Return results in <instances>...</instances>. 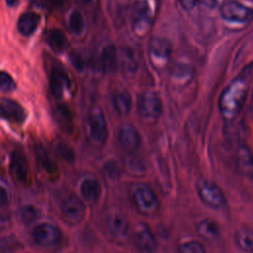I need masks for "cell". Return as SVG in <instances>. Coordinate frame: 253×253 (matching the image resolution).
<instances>
[{
	"instance_id": "25",
	"label": "cell",
	"mask_w": 253,
	"mask_h": 253,
	"mask_svg": "<svg viewBox=\"0 0 253 253\" xmlns=\"http://www.w3.org/2000/svg\"><path fill=\"white\" fill-rule=\"evenodd\" d=\"M234 240L237 246L244 252L253 253V230L241 227L234 233Z\"/></svg>"
},
{
	"instance_id": "3",
	"label": "cell",
	"mask_w": 253,
	"mask_h": 253,
	"mask_svg": "<svg viewBox=\"0 0 253 253\" xmlns=\"http://www.w3.org/2000/svg\"><path fill=\"white\" fill-rule=\"evenodd\" d=\"M220 16L226 22L246 24L253 20V9L237 1H227L220 6Z\"/></svg>"
},
{
	"instance_id": "24",
	"label": "cell",
	"mask_w": 253,
	"mask_h": 253,
	"mask_svg": "<svg viewBox=\"0 0 253 253\" xmlns=\"http://www.w3.org/2000/svg\"><path fill=\"white\" fill-rule=\"evenodd\" d=\"M198 233L207 240H214L219 236L218 224L211 218H204L197 224Z\"/></svg>"
},
{
	"instance_id": "32",
	"label": "cell",
	"mask_w": 253,
	"mask_h": 253,
	"mask_svg": "<svg viewBox=\"0 0 253 253\" xmlns=\"http://www.w3.org/2000/svg\"><path fill=\"white\" fill-rule=\"evenodd\" d=\"M105 174L111 179H117L121 175V170L117 162L109 161L104 165Z\"/></svg>"
},
{
	"instance_id": "7",
	"label": "cell",
	"mask_w": 253,
	"mask_h": 253,
	"mask_svg": "<svg viewBox=\"0 0 253 253\" xmlns=\"http://www.w3.org/2000/svg\"><path fill=\"white\" fill-rule=\"evenodd\" d=\"M138 112L142 117L149 120H155L162 113V102L159 96L153 91L143 92L137 102Z\"/></svg>"
},
{
	"instance_id": "28",
	"label": "cell",
	"mask_w": 253,
	"mask_h": 253,
	"mask_svg": "<svg viewBox=\"0 0 253 253\" xmlns=\"http://www.w3.org/2000/svg\"><path fill=\"white\" fill-rule=\"evenodd\" d=\"M17 85L13 77L6 71L0 70V91L9 93L16 89Z\"/></svg>"
},
{
	"instance_id": "21",
	"label": "cell",
	"mask_w": 253,
	"mask_h": 253,
	"mask_svg": "<svg viewBox=\"0 0 253 253\" xmlns=\"http://www.w3.org/2000/svg\"><path fill=\"white\" fill-rule=\"evenodd\" d=\"M34 151L38 163L45 172L49 174H54L57 171V165L55 161L41 142L35 143Z\"/></svg>"
},
{
	"instance_id": "6",
	"label": "cell",
	"mask_w": 253,
	"mask_h": 253,
	"mask_svg": "<svg viewBox=\"0 0 253 253\" xmlns=\"http://www.w3.org/2000/svg\"><path fill=\"white\" fill-rule=\"evenodd\" d=\"M89 134L93 141L103 144L108 137V126L105 115L100 107H95L90 112L88 118Z\"/></svg>"
},
{
	"instance_id": "11",
	"label": "cell",
	"mask_w": 253,
	"mask_h": 253,
	"mask_svg": "<svg viewBox=\"0 0 253 253\" xmlns=\"http://www.w3.org/2000/svg\"><path fill=\"white\" fill-rule=\"evenodd\" d=\"M63 218L71 224L79 223L85 216L86 209L83 202L75 195L67 197L61 206Z\"/></svg>"
},
{
	"instance_id": "31",
	"label": "cell",
	"mask_w": 253,
	"mask_h": 253,
	"mask_svg": "<svg viewBox=\"0 0 253 253\" xmlns=\"http://www.w3.org/2000/svg\"><path fill=\"white\" fill-rule=\"evenodd\" d=\"M56 151L59 154V156L64 160L68 162L74 160V152L65 142H58L56 144Z\"/></svg>"
},
{
	"instance_id": "37",
	"label": "cell",
	"mask_w": 253,
	"mask_h": 253,
	"mask_svg": "<svg viewBox=\"0 0 253 253\" xmlns=\"http://www.w3.org/2000/svg\"><path fill=\"white\" fill-rule=\"evenodd\" d=\"M179 2L183 7V9L190 11L196 6V4L198 3V0H179Z\"/></svg>"
},
{
	"instance_id": "36",
	"label": "cell",
	"mask_w": 253,
	"mask_h": 253,
	"mask_svg": "<svg viewBox=\"0 0 253 253\" xmlns=\"http://www.w3.org/2000/svg\"><path fill=\"white\" fill-rule=\"evenodd\" d=\"M9 202V194L7 189L0 184V207L5 206Z\"/></svg>"
},
{
	"instance_id": "8",
	"label": "cell",
	"mask_w": 253,
	"mask_h": 253,
	"mask_svg": "<svg viewBox=\"0 0 253 253\" xmlns=\"http://www.w3.org/2000/svg\"><path fill=\"white\" fill-rule=\"evenodd\" d=\"M10 173L14 180L21 184L26 185L30 180V168L26 155L20 149H15L10 155L9 163Z\"/></svg>"
},
{
	"instance_id": "39",
	"label": "cell",
	"mask_w": 253,
	"mask_h": 253,
	"mask_svg": "<svg viewBox=\"0 0 253 253\" xmlns=\"http://www.w3.org/2000/svg\"><path fill=\"white\" fill-rule=\"evenodd\" d=\"M48 2L52 7H54L55 9H58L64 5L65 0H48Z\"/></svg>"
},
{
	"instance_id": "20",
	"label": "cell",
	"mask_w": 253,
	"mask_h": 253,
	"mask_svg": "<svg viewBox=\"0 0 253 253\" xmlns=\"http://www.w3.org/2000/svg\"><path fill=\"white\" fill-rule=\"evenodd\" d=\"M107 228L116 238L125 237L128 231V222L122 213H113L107 219Z\"/></svg>"
},
{
	"instance_id": "9",
	"label": "cell",
	"mask_w": 253,
	"mask_h": 253,
	"mask_svg": "<svg viewBox=\"0 0 253 253\" xmlns=\"http://www.w3.org/2000/svg\"><path fill=\"white\" fill-rule=\"evenodd\" d=\"M33 237L40 246L51 247L59 242L61 233L57 226L49 222H42L34 228Z\"/></svg>"
},
{
	"instance_id": "4",
	"label": "cell",
	"mask_w": 253,
	"mask_h": 253,
	"mask_svg": "<svg viewBox=\"0 0 253 253\" xmlns=\"http://www.w3.org/2000/svg\"><path fill=\"white\" fill-rule=\"evenodd\" d=\"M197 191L200 199L209 207L220 209L225 206L226 198L221 189L212 182L202 180L197 184Z\"/></svg>"
},
{
	"instance_id": "19",
	"label": "cell",
	"mask_w": 253,
	"mask_h": 253,
	"mask_svg": "<svg viewBox=\"0 0 253 253\" xmlns=\"http://www.w3.org/2000/svg\"><path fill=\"white\" fill-rule=\"evenodd\" d=\"M53 118L57 126L64 132H71L73 129V121L70 109L65 104H57L53 108Z\"/></svg>"
},
{
	"instance_id": "1",
	"label": "cell",
	"mask_w": 253,
	"mask_h": 253,
	"mask_svg": "<svg viewBox=\"0 0 253 253\" xmlns=\"http://www.w3.org/2000/svg\"><path fill=\"white\" fill-rule=\"evenodd\" d=\"M247 84L244 77H237L229 83L220 95L218 100V108L221 115L231 120L240 112L246 97Z\"/></svg>"
},
{
	"instance_id": "2",
	"label": "cell",
	"mask_w": 253,
	"mask_h": 253,
	"mask_svg": "<svg viewBox=\"0 0 253 253\" xmlns=\"http://www.w3.org/2000/svg\"><path fill=\"white\" fill-rule=\"evenodd\" d=\"M157 10L156 0H136L131 13V29L137 37L146 36L154 23Z\"/></svg>"
},
{
	"instance_id": "17",
	"label": "cell",
	"mask_w": 253,
	"mask_h": 253,
	"mask_svg": "<svg viewBox=\"0 0 253 253\" xmlns=\"http://www.w3.org/2000/svg\"><path fill=\"white\" fill-rule=\"evenodd\" d=\"M41 21V16L33 11H28L23 13L17 21V30L24 37L32 36Z\"/></svg>"
},
{
	"instance_id": "34",
	"label": "cell",
	"mask_w": 253,
	"mask_h": 253,
	"mask_svg": "<svg viewBox=\"0 0 253 253\" xmlns=\"http://www.w3.org/2000/svg\"><path fill=\"white\" fill-rule=\"evenodd\" d=\"M124 66L127 71H132L136 68V63L134 58L132 57V53L130 50H126L124 52Z\"/></svg>"
},
{
	"instance_id": "22",
	"label": "cell",
	"mask_w": 253,
	"mask_h": 253,
	"mask_svg": "<svg viewBox=\"0 0 253 253\" xmlns=\"http://www.w3.org/2000/svg\"><path fill=\"white\" fill-rule=\"evenodd\" d=\"M82 197L89 203H96L101 196V185L94 178H86L80 185Z\"/></svg>"
},
{
	"instance_id": "30",
	"label": "cell",
	"mask_w": 253,
	"mask_h": 253,
	"mask_svg": "<svg viewBox=\"0 0 253 253\" xmlns=\"http://www.w3.org/2000/svg\"><path fill=\"white\" fill-rule=\"evenodd\" d=\"M38 215V211L36 208L32 205H27L21 208L20 210V217L22 221L26 224H29L33 222Z\"/></svg>"
},
{
	"instance_id": "27",
	"label": "cell",
	"mask_w": 253,
	"mask_h": 253,
	"mask_svg": "<svg viewBox=\"0 0 253 253\" xmlns=\"http://www.w3.org/2000/svg\"><path fill=\"white\" fill-rule=\"evenodd\" d=\"M68 27L72 34L79 36L84 32L85 22L82 14L78 10H74L69 15L68 19Z\"/></svg>"
},
{
	"instance_id": "35",
	"label": "cell",
	"mask_w": 253,
	"mask_h": 253,
	"mask_svg": "<svg viewBox=\"0 0 253 253\" xmlns=\"http://www.w3.org/2000/svg\"><path fill=\"white\" fill-rule=\"evenodd\" d=\"M70 61L73 64V66L77 69V70H82L84 67V62L82 60V58L80 57L79 54L77 53H72L70 55Z\"/></svg>"
},
{
	"instance_id": "38",
	"label": "cell",
	"mask_w": 253,
	"mask_h": 253,
	"mask_svg": "<svg viewBox=\"0 0 253 253\" xmlns=\"http://www.w3.org/2000/svg\"><path fill=\"white\" fill-rule=\"evenodd\" d=\"M198 2H201L208 8H213L218 4V0H198Z\"/></svg>"
},
{
	"instance_id": "41",
	"label": "cell",
	"mask_w": 253,
	"mask_h": 253,
	"mask_svg": "<svg viewBox=\"0 0 253 253\" xmlns=\"http://www.w3.org/2000/svg\"><path fill=\"white\" fill-rule=\"evenodd\" d=\"M84 3H86V4H89V3H91L93 0H82Z\"/></svg>"
},
{
	"instance_id": "40",
	"label": "cell",
	"mask_w": 253,
	"mask_h": 253,
	"mask_svg": "<svg viewBox=\"0 0 253 253\" xmlns=\"http://www.w3.org/2000/svg\"><path fill=\"white\" fill-rule=\"evenodd\" d=\"M5 2H6V4L8 5V6H15L16 4H17V2H18V0H5Z\"/></svg>"
},
{
	"instance_id": "13",
	"label": "cell",
	"mask_w": 253,
	"mask_h": 253,
	"mask_svg": "<svg viewBox=\"0 0 253 253\" xmlns=\"http://www.w3.org/2000/svg\"><path fill=\"white\" fill-rule=\"evenodd\" d=\"M49 90L54 98H61L65 92L69 88V78L67 72L60 64H54L51 66L49 75Z\"/></svg>"
},
{
	"instance_id": "26",
	"label": "cell",
	"mask_w": 253,
	"mask_h": 253,
	"mask_svg": "<svg viewBox=\"0 0 253 253\" xmlns=\"http://www.w3.org/2000/svg\"><path fill=\"white\" fill-rule=\"evenodd\" d=\"M113 105L117 113L120 115H126L131 108V97L126 91H121L113 97Z\"/></svg>"
},
{
	"instance_id": "10",
	"label": "cell",
	"mask_w": 253,
	"mask_h": 253,
	"mask_svg": "<svg viewBox=\"0 0 253 253\" xmlns=\"http://www.w3.org/2000/svg\"><path fill=\"white\" fill-rule=\"evenodd\" d=\"M133 203L139 212L151 214L158 209V200L154 192L146 186L138 187L133 193Z\"/></svg>"
},
{
	"instance_id": "15",
	"label": "cell",
	"mask_w": 253,
	"mask_h": 253,
	"mask_svg": "<svg viewBox=\"0 0 253 253\" xmlns=\"http://www.w3.org/2000/svg\"><path fill=\"white\" fill-rule=\"evenodd\" d=\"M133 243L141 253H153L156 250L157 242L151 230L143 225L133 234Z\"/></svg>"
},
{
	"instance_id": "16",
	"label": "cell",
	"mask_w": 253,
	"mask_h": 253,
	"mask_svg": "<svg viewBox=\"0 0 253 253\" xmlns=\"http://www.w3.org/2000/svg\"><path fill=\"white\" fill-rule=\"evenodd\" d=\"M238 171L248 178H253V153L246 145H240L235 155Z\"/></svg>"
},
{
	"instance_id": "5",
	"label": "cell",
	"mask_w": 253,
	"mask_h": 253,
	"mask_svg": "<svg viewBox=\"0 0 253 253\" xmlns=\"http://www.w3.org/2000/svg\"><path fill=\"white\" fill-rule=\"evenodd\" d=\"M172 48L169 41L164 38L151 39L148 46L149 59L156 68H164L171 58Z\"/></svg>"
},
{
	"instance_id": "33",
	"label": "cell",
	"mask_w": 253,
	"mask_h": 253,
	"mask_svg": "<svg viewBox=\"0 0 253 253\" xmlns=\"http://www.w3.org/2000/svg\"><path fill=\"white\" fill-rule=\"evenodd\" d=\"M17 244H18L17 240L13 238H10V237L0 238V252H8V251L15 250Z\"/></svg>"
},
{
	"instance_id": "29",
	"label": "cell",
	"mask_w": 253,
	"mask_h": 253,
	"mask_svg": "<svg viewBox=\"0 0 253 253\" xmlns=\"http://www.w3.org/2000/svg\"><path fill=\"white\" fill-rule=\"evenodd\" d=\"M179 253H206L204 245L196 240L186 241L179 246Z\"/></svg>"
},
{
	"instance_id": "14",
	"label": "cell",
	"mask_w": 253,
	"mask_h": 253,
	"mask_svg": "<svg viewBox=\"0 0 253 253\" xmlns=\"http://www.w3.org/2000/svg\"><path fill=\"white\" fill-rule=\"evenodd\" d=\"M119 142L126 151H135L140 144V135L137 128L131 124L122 125L119 129Z\"/></svg>"
},
{
	"instance_id": "18",
	"label": "cell",
	"mask_w": 253,
	"mask_h": 253,
	"mask_svg": "<svg viewBox=\"0 0 253 253\" xmlns=\"http://www.w3.org/2000/svg\"><path fill=\"white\" fill-rule=\"evenodd\" d=\"M119 63L118 50L114 44L105 45L100 54V66L106 73H112L117 70Z\"/></svg>"
},
{
	"instance_id": "12",
	"label": "cell",
	"mask_w": 253,
	"mask_h": 253,
	"mask_svg": "<svg viewBox=\"0 0 253 253\" xmlns=\"http://www.w3.org/2000/svg\"><path fill=\"white\" fill-rule=\"evenodd\" d=\"M0 118L12 124L20 125L26 121L27 113L17 101L2 97L0 98Z\"/></svg>"
},
{
	"instance_id": "23",
	"label": "cell",
	"mask_w": 253,
	"mask_h": 253,
	"mask_svg": "<svg viewBox=\"0 0 253 253\" xmlns=\"http://www.w3.org/2000/svg\"><path fill=\"white\" fill-rule=\"evenodd\" d=\"M45 41L48 46L57 53L63 52L67 45V40L64 33L57 28H53L47 31L45 35Z\"/></svg>"
}]
</instances>
